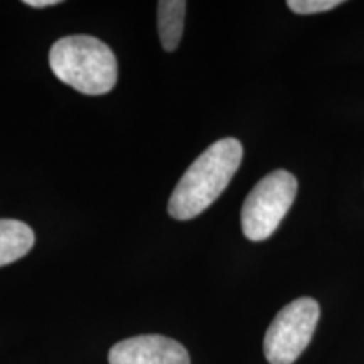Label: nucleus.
I'll return each instance as SVG.
<instances>
[{"label": "nucleus", "mask_w": 364, "mask_h": 364, "mask_svg": "<svg viewBox=\"0 0 364 364\" xmlns=\"http://www.w3.org/2000/svg\"><path fill=\"white\" fill-rule=\"evenodd\" d=\"M243 159L236 139H221L204 150L177 182L169 199V215L177 221L199 216L228 188Z\"/></svg>", "instance_id": "1"}, {"label": "nucleus", "mask_w": 364, "mask_h": 364, "mask_svg": "<svg viewBox=\"0 0 364 364\" xmlns=\"http://www.w3.org/2000/svg\"><path fill=\"white\" fill-rule=\"evenodd\" d=\"M49 66L56 78L85 95H105L118 78L115 54L93 36H68L49 51Z\"/></svg>", "instance_id": "2"}, {"label": "nucleus", "mask_w": 364, "mask_h": 364, "mask_svg": "<svg viewBox=\"0 0 364 364\" xmlns=\"http://www.w3.org/2000/svg\"><path fill=\"white\" fill-rule=\"evenodd\" d=\"M297 179L284 169L273 171L250 191L241 208V230L252 241H263L275 233L297 196Z\"/></svg>", "instance_id": "3"}, {"label": "nucleus", "mask_w": 364, "mask_h": 364, "mask_svg": "<svg viewBox=\"0 0 364 364\" xmlns=\"http://www.w3.org/2000/svg\"><path fill=\"white\" fill-rule=\"evenodd\" d=\"M321 309L314 299L302 297L277 314L268 327L263 349L270 364H294L306 351L316 331Z\"/></svg>", "instance_id": "4"}, {"label": "nucleus", "mask_w": 364, "mask_h": 364, "mask_svg": "<svg viewBox=\"0 0 364 364\" xmlns=\"http://www.w3.org/2000/svg\"><path fill=\"white\" fill-rule=\"evenodd\" d=\"M108 361L110 364H191L184 346L161 334L120 341L108 353Z\"/></svg>", "instance_id": "5"}, {"label": "nucleus", "mask_w": 364, "mask_h": 364, "mask_svg": "<svg viewBox=\"0 0 364 364\" xmlns=\"http://www.w3.org/2000/svg\"><path fill=\"white\" fill-rule=\"evenodd\" d=\"M34 231L17 220H0V267L21 260L34 247Z\"/></svg>", "instance_id": "6"}, {"label": "nucleus", "mask_w": 364, "mask_h": 364, "mask_svg": "<svg viewBox=\"0 0 364 364\" xmlns=\"http://www.w3.org/2000/svg\"><path fill=\"white\" fill-rule=\"evenodd\" d=\"M188 4L184 0H162L157 4V27L162 48L167 53L176 51L184 31Z\"/></svg>", "instance_id": "7"}, {"label": "nucleus", "mask_w": 364, "mask_h": 364, "mask_svg": "<svg viewBox=\"0 0 364 364\" xmlns=\"http://www.w3.org/2000/svg\"><path fill=\"white\" fill-rule=\"evenodd\" d=\"M341 4H343L341 0H289L287 6H289L290 11L295 14L309 16V14L332 11V9L341 6Z\"/></svg>", "instance_id": "8"}, {"label": "nucleus", "mask_w": 364, "mask_h": 364, "mask_svg": "<svg viewBox=\"0 0 364 364\" xmlns=\"http://www.w3.org/2000/svg\"><path fill=\"white\" fill-rule=\"evenodd\" d=\"M26 6H29V7H36V9H39V7H51V6H58L59 4V0H26Z\"/></svg>", "instance_id": "9"}]
</instances>
